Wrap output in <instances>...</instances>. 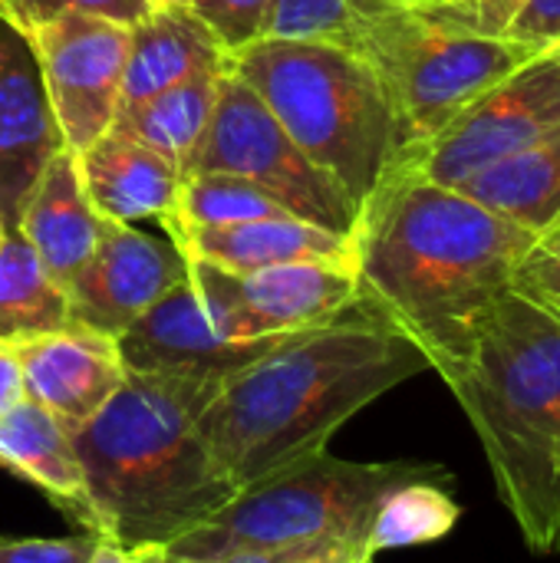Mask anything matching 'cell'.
<instances>
[{
	"label": "cell",
	"mask_w": 560,
	"mask_h": 563,
	"mask_svg": "<svg viewBox=\"0 0 560 563\" xmlns=\"http://www.w3.org/2000/svg\"><path fill=\"white\" fill-rule=\"evenodd\" d=\"M535 238L469 195L396 168L360 208V290L449 386Z\"/></svg>",
	"instance_id": "cell-1"
},
{
	"label": "cell",
	"mask_w": 560,
	"mask_h": 563,
	"mask_svg": "<svg viewBox=\"0 0 560 563\" xmlns=\"http://www.w3.org/2000/svg\"><path fill=\"white\" fill-rule=\"evenodd\" d=\"M426 369L422 350L360 297L330 323L294 333L228 376L198 429L224 475L244 488L327 452L347 419Z\"/></svg>",
	"instance_id": "cell-2"
},
{
	"label": "cell",
	"mask_w": 560,
	"mask_h": 563,
	"mask_svg": "<svg viewBox=\"0 0 560 563\" xmlns=\"http://www.w3.org/2000/svg\"><path fill=\"white\" fill-rule=\"evenodd\" d=\"M218 386L215 379L129 373L119 393L73 432L92 538L125 551L168 548L241 492L198 429Z\"/></svg>",
	"instance_id": "cell-3"
},
{
	"label": "cell",
	"mask_w": 560,
	"mask_h": 563,
	"mask_svg": "<svg viewBox=\"0 0 560 563\" xmlns=\"http://www.w3.org/2000/svg\"><path fill=\"white\" fill-rule=\"evenodd\" d=\"M525 544L560 551V313L505 290L449 383Z\"/></svg>",
	"instance_id": "cell-4"
},
{
	"label": "cell",
	"mask_w": 560,
	"mask_h": 563,
	"mask_svg": "<svg viewBox=\"0 0 560 563\" xmlns=\"http://www.w3.org/2000/svg\"><path fill=\"white\" fill-rule=\"evenodd\" d=\"M228 69L360 208L409 155L383 79L350 49L261 36L228 53Z\"/></svg>",
	"instance_id": "cell-5"
},
{
	"label": "cell",
	"mask_w": 560,
	"mask_h": 563,
	"mask_svg": "<svg viewBox=\"0 0 560 563\" xmlns=\"http://www.w3.org/2000/svg\"><path fill=\"white\" fill-rule=\"evenodd\" d=\"M422 462H347L320 452L254 485H244L211 521L155 548L165 563H215L234 554L363 551L380 501L429 475Z\"/></svg>",
	"instance_id": "cell-6"
},
{
	"label": "cell",
	"mask_w": 560,
	"mask_h": 563,
	"mask_svg": "<svg viewBox=\"0 0 560 563\" xmlns=\"http://www.w3.org/2000/svg\"><path fill=\"white\" fill-rule=\"evenodd\" d=\"M356 56L383 79L413 152L482 92L541 53L488 33L472 20L393 0L363 30Z\"/></svg>",
	"instance_id": "cell-7"
},
{
	"label": "cell",
	"mask_w": 560,
	"mask_h": 563,
	"mask_svg": "<svg viewBox=\"0 0 560 563\" xmlns=\"http://www.w3.org/2000/svg\"><path fill=\"white\" fill-rule=\"evenodd\" d=\"M185 175H234L271 195L287 214L353 238L360 205L307 158L261 96L228 66L218 79L205 139Z\"/></svg>",
	"instance_id": "cell-8"
},
{
	"label": "cell",
	"mask_w": 560,
	"mask_h": 563,
	"mask_svg": "<svg viewBox=\"0 0 560 563\" xmlns=\"http://www.w3.org/2000/svg\"><path fill=\"white\" fill-rule=\"evenodd\" d=\"M560 125V53H541L465 106L439 135L413 148L403 172L462 188L482 168L515 155Z\"/></svg>",
	"instance_id": "cell-9"
},
{
	"label": "cell",
	"mask_w": 560,
	"mask_h": 563,
	"mask_svg": "<svg viewBox=\"0 0 560 563\" xmlns=\"http://www.w3.org/2000/svg\"><path fill=\"white\" fill-rule=\"evenodd\" d=\"M188 280L211 327L238 343L317 330L363 297L360 274L347 264H284L231 274L188 261Z\"/></svg>",
	"instance_id": "cell-10"
},
{
	"label": "cell",
	"mask_w": 560,
	"mask_h": 563,
	"mask_svg": "<svg viewBox=\"0 0 560 563\" xmlns=\"http://www.w3.org/2000/svg\"><path fill=\"white\" fill-rule=\"evenodd\" d=\"M40 79L69 152H86L109 132L119 102L129 53V26L112 20L59 13L30 33Z\"/></svg>",
	"instance_id": "cell-11"
},
{
	"label": "cell",
	"mask_w": 560,
	"mask_h": 563,
	"mask_svg": "<svg viewBox=\"0 0 560 563\" xmlns=\"http://www.w3.org/2000/svg\"><path fill=\"white\" fill-rule=\"evenodd\" d=\"M185 280L188 257L175 244H162L135 231V224L109 221L92 257L63 287L69 300V323L116 340Z\"/></svg>",
	"instance_id": "cell-12"
},
{
	"label": "cell",
	"mask_w": 560,
	"mask_h": 563,
	"mask_svg": "<svg viewBox=\"0 0 560 563\" xmlns=\"http://www.w3.org/2000/svg\"><path fill=\"white\" fill-rule=\"evenodd\" d=\"M287 336H264V340H224L191 280L168 290L158 303H152L125 333L116 336L119 360L125 373L142 376H191V379H215L224 383L228 376L248 369L271 350H277Z\"/></svg>",
	"instance_id": "cell-13"
},
{
	"label": "cell",
	"mask_w": 560,
	"mask_h": 563,
	"mask_svg": "<svg viewBox=\"0 0 560 563\" xmlns=\"http://www.w3.org/2000/svg\"><path fill=\"white\" fill-rule=\"evenodd\" d=\"M63 132L50 109L36 56L23 33L0 20V224L17 218L43 168L63 152Z\"/></svg>",
	"instance_id": "cell-14"
},
{
	"label": "cell",
	"mask_w": 560,
	"mask_h": 563,
	"mask_svg": "<svg viewBox=\"0 0 560 563\" xmlns=\"http://www.w3.org/2000/svg\"><path fill=\"white\" fill-rule=\"evenodd\" d=\"M13 346L23 373V396L56 416L69 432L86 426L129 376L116 340L79 323Z\"/></svg>",
	"instance_id": "cell-15"
},
{
	"label": "cell",
	"mask_w": 560,
	"mask_h": 563,
	"mask_svg": "<svg viewBox=\"0 0 560 563\" xmlns=\"http://www.w3.org/2000/svg\"><path fill=\"white\" fill-rule=\"evenodd\" d=\"M172 244L188 261H205L231 274H251L284 264L356 267L353 238L333 234L300 218H261L221 228H188Z\"/></svg>",
	"instance_id": "cell-16"
},
{
	"label": "cell",
	"mask_w": 560,
	"mask_h": 563,
	"mask_svg": "<svg viewBox=\"0 0 560 563\" xmlns=\"http://www.w3.org/2000/svg\"><path fill=\"white\" fill-rule=\"evenodd\" d=\"M83 191L92 211L112 224L162 221L165 228L178 208L182 172L158 152L106 132L86 152L76 155Z\"/></svg>",
	"instance_id": "cell-17"
},
{
	"label": "cell",
	"mask_w": 560,
	"mask_h": 563,
	"mask_svg": "<svg viewBox=\"0 0 560 563\" xmlns=\"http://www.w3.org/2000/svg\"><path fill=\"white\" fill-rule=\"evenodd\" d=\"M109 221H102L79 178L76 152L63 148L50 158L40 181L33 185L20 218L17 231L26 238V244L36 251L40 264L50 271V277L66 287L79 267L92 257L102 231Z\"/></svg>",
	"instance_id": "cell-18"
},
{
	"label": "cell",
	"mask_w": 560,
	"mask_h": 563,
	"mask_svg": "<svg viewBox=\"0 0 560 563\" xmlns=\"http://www.w3.org/2000/svg\"><path fill=\"white\" fill-rule=\"evenodd\" d=\"M224 66V46L191 7H152L135 26H129L119 109L139 106L195 76L221 73Z\"/></svg>",
	"instance_id": "cell-19"
},
{
	"label": "cell",
	"mask_w": 560,
	"mask_h": 563,
	"mask_svg": "<svg viewBox=\"0 0 560 563\" xmlns=\"http://www.w3.org/2000/svg\"><path fill=\"white\" fill-rule=\"evenodd\" d=\"M0 465L36 485L53 505H59L86 534H92V511L86 495V475L73 432L43 406L23 399L0 422Z\"/></svg>",
	"instance_id": "cell-20"
},
{
	"label": "cell",
	"mask_w": 560,
	"mask_h": 563,
	"mask_svg": "<svg viewBox=\"0 0 560 563\" xmlns=\"http://www.w3.org/2000/svg\"><path fill=\"white\" fill-rule=\"evenodd\" d=\"M455 191L531 234L548 231L560 221V125L515 155L482 168Z\"/></svg>",
	"instance_id": "cell-21"
},
{
	"label": "cell",
	"mask_w": 560,
	"mask_h": 563,
	"mask_svg": "<svg viewBox=\"0 0 560 563\" xmlns=\"http://www.w3.org/2000/svg\"><path fill=\"white\" fill-rule=\"evenodd\" d=\"M221 73L195 76L188 82H178V86L139 102V106L119 109L109 132L125 135V139L158 152L185 178L201 139H205Z\"/></svg>",
	"instance_id": "cell-22"
},
{
	"label": "cell",
	"mask_w": 560,
	"mask_h": 563,
	"mask_svg": "<svg viewBox=\"0 0 560 563\" xmlns=\"http://www.w3.org/2000/svg\"><path fill=\"white\" fill-rule=\"evenodd\" d=\"M69 323L66 290L17 228L0 231V340L20 343Z\"/></svg>",
	"instance_id": "cell-23"
},
{
	"label": "cell",
	"mask_w": 560,
	"mask_h": 563,
	"mask_svg": "<svg viewBox=\"0 0 560 563\" xmlns=\"http://www.w3.org/2000/svg\"><path fill=\"white\" fill-rule=\"evenodd\" d=\"M449 488H452V475L442 465H436L422 478L393 488L373 515L366 534L370 554L376 558L383 551L436 544L446 534H452V528L462 518V508L455 505Z\"/></svg>",
	"instance_id": "cell-24"
},
{
	"label": "cell",
	"mask_w": 560,
	"mask_h": 563,
	"mask_svg": "<svg viewBox=\"0 0 560 563\" xmlns=\"http://www.w3.org/2000/svg\"><path fill=\"white\" fill-rule=\"evenodd\" d=\"M261 218H294L271 195L234 175H185L178 188V208L165 228L175 241L188 228H221Z\"/></svg>",
	"instance_id": "cell-25"
},
{
	"label": "cell",
	"mask_w": 560,
	"mask_h": 563,
	"mask_svg": "<svg viewBox=\"0 0 560 563\" xmlns=\"http://www.w3.org/2000/svg\"><path fill=\"white\" fill-rule=\"evenodd\" d=\"M389 3L393 0H274L264 36L327 43L356 53L363 30Z\"/></svg>",
	"instance_id": "cell-26"
},
{
	"label": "cell",
	"mask_w": 560,
	"mask_h": 563,
	"mask_svg": "<svg viewBox=\"0 0 560 563\" xmlns=\"http://www.w3.org/2000/svg\"><path fill=\"white\" fill-rule=\"evenodd\" d=\"M149 10V0H0V20L10 23L17 33H30L33 26L59 13H83L112 20L119 26H135Z\"/></svg>",
	"instance_id": "cell-27"
},
{
	"label": "cell",
	"mask_w": 560,
	"mask_h": 563,
	"mask_svg": "<svg viewBox=\"0 0 560 563\" xmlns=\"http://www.w3.org/2000/svg\"><path fill=\"white\" fill-rule=\"evenodd\" d=\"M188 7L218 36L224 53H238L264 36L274 0H191Z\"/></svg>",
	"instance_id": "cell-28"
},
{
	"label": "cell",
	"mask_w": 560,
	"mask_h": 563,
	"mask_svg": "<svg viewBox=\"0 0 560 563\" xmlns=\"http://www.w3.org/2000/svg\"><path fill=\"white\" fill-rule=\"evenodd\" d=\"M515 287L560 313V221L531 241L515 271Z\"/></svg>",
	"instance_id": "cell-29"
},
{
	"label": "cell",
	"mask_w": 560,
	"mask_h": 563,
	"mask_svg": "<svg viewBox=\"0 0 560 563\" xmlns=\"http://www.w3.org/2000/svg\"><path fill=\"white\" fill-rule=\"evenodd\" d=\"M502 36L531 53L560 49V0H518L515 13L502 26Z\"/></svg>",
	"instance_id": "cell-30"
},
{
	"label": "cell",
	"mask_w": 560,
	"mask_h": 563,
	"mask_svg": "<svg viewBox=\"0 0 560 563\" xmlns=\"http://www.w3.org/2000/svg\"><path fill=\"white\" fill-rule=\"evenodd\" d=\"M99 538L76 534V538H23V541H0V563H89Z\"/></svg>",
	"instance_id": "cell-31"
},
{
	"label": "cell",
	"mask_w": 560,
	"mask_h": 563,
	"mask_svg": "<svg viewBox=\"0 0 560 563\" xmlns=\"http://www.w3.org/2000/svg\"><path fill=\"white\" fill-rule=\"evenodd\" d=\"M23 373H20V356H17V346L0 340V422L3 416L23 402Z\"/></svg>",
	"instance_id": "cell-32"
},
{
	"label": "cell",
	"mask_w": 560,
	"mask_h": 563,
	"mask_svg": "<svg viewBox=\"0 0 560 563\" xmlns=\"http://www.w3.org/2000/svg\"><path fill=\"white\" fill-rule=\"evenodd\" d=\"M518 0H479V26L488 33H502L508 16L515 13Z\"/></svg>",
	"instance_id": "cell-33"
},
{
	"label": "cell",
	"mask_w": 560,
	"mask_h": 563,
	"mask_svg": "<svg viewBox=\"0 0 560 563\" xmlns=\"http://www.w3.org/2000/svg\"><path fill=\"white\" fill-rule=\"evenodd\" d=\"M422 10H436V13H449V16H462L479 23V0H413Z\"/></svg>",
	"instance_id": "cell-34"
},
{
	"label": "cell",
	"mask_w": 560,
	"mask_h": 563,
	"mask_svg": "<svg viewBox=\"0 0 560 563\" xmlns=\"http://www.w3.org/2000/svg\"><path fill=\"white\" fill-rule=\"evenodd\" d=\"M89 563H139V558H135V551H125V548H116L109 541H99Z\"/></svg>",
	"instance_id": "cell-35"
},
{
	"label": "cell",
	"mask_w": 560,
	"mask_h": 563,
	"mask_svg": "<svg viewBox=\"0 0 560 563\" xmlns=\"http://www.w3.org/2000/svg\"><path fill=\"white\" fill-rule=\"evenodd\" d=\"M215 563H277L271 554H234V558H224V561Z\"/></svg>",
	"instance_id": "cell-36"
},
{
	"label": "cell",
	"mask_w": 560,
	"mask_h": 563,
	"mask_svg": "<svg viewBox=\"0 0 560 563\" xmlns=\"http://www.w3.org/2000/svg\"><path fill=\"white\" fill-rule=\"evenodd\" d=\"M135 558H139V563H165L162 558H158V551H155V548H142V551H135Z\"/></svg>",
	"instance_id": "cell-37"
},
{
	"label": "cell",
	"mask_w": 560,
	"mask_h": 563,
	"mask_svg": "<svg viewBox=\"0 0 560 563\" xmlns=\"http://www.w3.org/2000/svg\"><path fill=\"white\" fill-rule=\"evenodd\" d=\"M152 7H188L191 0H149Z\"/></svg>",
	"instance_id": "cell-38"
},
{
	"label": "cell",
	"mask_w": 560,
	"mask_h": 563,
	"mask_svg": "<svg viewBox=\"0 0 560 563\" xmlns=\"http://www.w3.org/2000/svg\"><path fill=\"white\" fill-rule=\"evenodd\" d=\"M0 231H3V224H0Z\"/></svg>",
	"instance_id": "cell-39"
},
{
	"label": "cell",
	"mask_w": 560,
	"mask_h": 563,
	"mask_svg": "<svg viewBox=\"0 0 560 563\" xmlns=\"http://www.w3.org/2000/svg\"><path fill=\"white\" fill-rule=\"evenodd\" d=\"M363 563H373V561H363Z\"/></svg>",
	"instance_id": "cell-40"
},
{
	"label": "cell",
	"mask_w": 560,
	"mask_h": 563,
	"mask_svg": "<svg viewBox=\"0 0 560 563\" xmlns=\"http://www.w3.org/2000/svg\"><path fill=\"white\" fill-rule=\"evenodd\" d=\"M409 3H413V0H409Z\"/></svg>",
	"instance_id": "cell-41"
},
{
	"label": "cell",
	"mask_w": 560,
	"mask_h": 563,
	"mask_svg": "<svg viewBox=\"0 0 560 563\" xmlns=\"http://www.w3.org/2000/svg\"><path fill=\"white\" fill-rule=\"evenodd\" d=\"M558 53H560V49H558Z\"/></svg>",
	"instance_id": "cell-42"
}]
</instances>
